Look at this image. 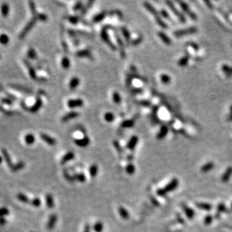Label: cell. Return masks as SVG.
Listing matches in <instances>:
<instances>
[{
  "mask_svg": "<svg viewBox=\"0 0 232 232\" xmlns=\"http://www.w3.org/2000/svg\"><path fill=\"white\" fill-rule=\"evenodd\" d=\"M38 20V19L36 16H33L32 18L28 22V23L26 25V26L24 27L23 29L22 30V31L20 32V34H19V39H21L22 40V39L25 38V37L26 36V35L30 32V30L34 27L35 24H36Z\"/></svg>",
  "mask_w": 232,
  "mask_h": 232,
  "instance_id": "6da1fadb",
  "label": "cell"
},
{
  "mask_svg": "<svg viewBox=\"0 0 232 232\" xmlns=\"http://www.w3.org/2000/svg\"><path fill=\"white\" fill-rule=\"evenodd\" d=\"M109 28H110V25H107L105 27H104V28H103V29H102V30H101V39L103 40V41H104V42L105 43H106L107 45H108V46L110 48L115 50L116 46L114 45V44H113V43L112 42L111 40H110L108 35L107 30Z\"/></svg>",
  "mask_w": 232,
  "mask_h": 232,
  "instance_id": "7a4b0ae2",
  "label": "cell"
},
{
  "mask_svg": "<svg viewBox=\"0 0 232 232\" xmlns=\"http://www.w3.org/2000/svg\"><path fill=\"white\" fill-rule=\"evenodd\" d=\"M75 145L81 148H85L90 145V139L88 136L85 135L81 139H75L74 141Z\"/></svg>",
  "mask_w": 232,
  "mask_h": 232,
  "instance_id": "3957f363",
  "label": "cell"
},
{
  "mask_svg": "<svg viewBox=\"0 0 232 232\" xmlns=\"http://www.w3.org/2000/svg\"><path fill=\"white\" fill-rule=\"evenodd\" d=\"M197 32V29L195 27H190V28L185 29L183 30H179L174 32V35L176 37H181L183 35L187 34H192Z\"/></svg>",
  "mask_w": 232,
  "mask_h": 232,
  "instance_id": "277c9868",
  "label": "cell"
},
{
  "mask_svg": "<svg viewBox=\"0 0 232 232\" xmlns=\"http://www.w3.org/2000/svg\"><path fill=\"white\" fill-rule=\"evenodd\" d=\"M40 137L44 142H45L46 144H48L49 146H54L57 144V141L50 135L46 134L45 133H41L40 134Z\"/></svg>",
  "mask_w": 232,
  "mask_h": 232,
  "instance_id": "5b68a950",
  "label": "cell"
},
{
  "mask_svg": "<svg viewBox=\"0 0 232 232\" xmlns=\"http://www.w3.org/2000/svg\"><path fill=\"white\" fill-rule=\"evenodd\" d=\"M84 101L81 99H70L67 102V105L70 108H75L81 107L83 106Z\"/></svg>",
  "mask_w": 232,
  "mask_h": 232,
  "instance_id": "8992f818",
  "label": "cell"
},
{
  "mask_svg": "<svg viewBox=\"0 0 232 232\" xmlns=\"http://www.w3.org/2000/svg\"><path fill=\"white\" fill-rule=\"evenodd\" d=\"M57 219L58 217L56 214H52L50 215L47 224H46V228H47V229H48V230H53L55 227V226H56V224H57Z\"/></svg>",
  "mask_w": 232,
  "mask_h": 232,
  "instance_id": "52a82bcc",
  "label": "cell"
},
{
  "mask_svg": "<svg viewBox=\"0 0 232 232\" xmlns=\"http://www.w3.org/2000/svg\"><path fill=\"white\" fill-rule=\"evenodd\" d=\"M166 3H167V5H168V6L169 7L170 9L171 10H172V12H173L174 14H175L177 16L178 18L179 19V20H180V21H181L182 23H185V22H186V19H185L184 16L183 14H181V12H178L177 10V9H175V7H174L173 3L171 2V1H167Z\"/></svg>",
  "mask_w": 232,
  "mask_h": 232,
  "instance_id": "ba28073f",
  "label": "cell"
},
{
  "mask_svg": "<svg viewBox=\"0 0 232 232\" xmlns=\"http://www.w3.org/2000/svg\"><path fill=\"white\" fill-rule=\"evenodd\" d=\"M23 62L25 63V65L27 66V68H28L29 75L30 77H31V78L34 80H36L38 79V77H37V75H36V73H35L34 68L32 67V65L29 62V61H27V59H23Z\"/></svg>",
  "mask_w": 232,
  "mask_h": 232,
  "instance_id": "9c48e42d",
  "label": "cell"
},
{
  "mask_svg": "<svg viewBox=\"0 0 232 232\" xmlns=\"http://www.w3.org/2000/svg\"><path fill=\"white\" fill-rule=\"evenodd\" d=\"M79 115V113L75 111H72L67 113L65 115H64L61 118V121L63 122H67V121H70L73 119H75L78 117Z\"/></svg>",
  "mask_w": 232,
  "mask_h": 232,
  "instance_id": "30bf717a",
  "label": "cell"
},
{
  "mask_svg": "<svg viewBox=\"0 0 232 232\" xmlns=\"http://www.w3.org/2000/svg\"><path fill=\"white\" fill-rule=\"evenodd\" d=\"M138 141H139V138L137 136H136V135L132 136L130 138V139L128 141V143H127L126 148L130 150H134L137 145Z\"/></svg>",
  "mask_w": 232,
  "mask_h": 232,
  "instance_id": "8fae6325",
  "label": "cell"
},
{
  "mask_svg": "<svg viewBox=\"0 0 232 232\" xmlns=\"http://www.w3.org/2000/svg\"><path fill=\"white\" fill-rule=\"evenodd\" d=\"M42 105H43L42 99H41L40 97H38L36 98V100H35V104L32 107L30 108V111L32 113L36 112L40 109V108L42 106Z\"/></svg>",
  "mask_w": 232,
  "mask_h": 232,
  "instance_id": "7c38bea8",
  "label": "cell"
},
{
  "mask_svg": "<svg viewBox=\"0 0 232 232\" xmlns=\"http://www.w3.org/2000/svg\"><path fill=\"white\" fill-rule=\"evenodd\" d=\"M179 3L181 5V7L182 8V9H183L185 12H186L188 16H190V18L193 19H197V16L194 13L192 12L191 10H189V8L188 6V5L186 3H185L183 1H181V2H179Z\"/></svg>",
  "mask_w": 232,
  "mask_h": 232,
  "instance_id": "4fadbf2b",
  "label": "cell"
},
{
  "mask_svg": "<svg viewBox=\"0 0 232 232\" xmlns=\"http://www.w3.org/2000/svg\"><path fill=\"white\" fill-rule=\"evenodd\" d=\"M75 158V154L72 151H68L67 154H65L64 156H63L61 161V163L64 164L67 162L72 161Z\"/></svg>",
  "mask_w": 232,
  "mask_h": 232,
  "instance_id": "5bb4252c",
  "label": "cell"
},
{
  "mask_svg": "<svg viewBox=\"0 0 232 232\" xmlns=\"http://www.w3.org/2000/svg\"><path fill=\"white\" fill-rule=\"evenodd\" d=\"M9 86L12 88H13V89L16 90L21 91V92H26L27 93H32L31 90L29 89V88H28L21 86V85H16V84H10V85H9Z\"/></svg>",
  "mask_w": 232,
  "mask_h": 232,
  "instance_id": "9a60e30c",
  "label": "cell"
},
{
  "mask_svg": "<svg viewBox=\"0 0 232 232\" xmlns=\"http://www.w3.org/2000/svg\"><path fill=\"white\" fill-rule=\"evenodd\" d=\"M115 38H116V40L117 41V43L119 44V46L120 47V50H121V56H122L123 58L125 57L126 56V54H125V46H124V43L123 41L121 40V38H120L119 35H118L117 33H115Z\"/></svg>",
  "mask_w": 232,
  "mask_h": 232,
  "instance_id": "2e32d148",
  "label": "cell"
},
{
  "mask_svg": "<svg viewBox=\"0 0 232 232\" xmlns=\"http://www.w3.org/2000/svg\"><path fill=\"white\" fill-rule=\"evenodd\" d=\"M1 152H2L3 156L4 159L5 160V161H6V162H7L8 166L10 167L11 168L12 167V166L14 164H12V160H11V158H10V156L9 154L8 153V151H7L6 149H4V148H3L1 150Z\"/></svg>",
  "mask_w": 232,
  "mask_h": 232,
  "instance_id": "e0dca14e",
  "label": "cell"
},
{
  "mask_svg": "<svg viewBox=\"0 0 232 232\" xmlns=\"http://www.w3.org/2000/svg\"><path fill=\"white\" fill-rule=\"evenodd\" d=\"M46 205L49 209H52L54 207V200L52 195L48 193L45 195Z\"/></svg>",
  "mask_w": 232,
  "mask_h": 232,
  "instance_id": "ac0fdd59",
  "label": "cell"
},
{
  "mask_svg": "<svg viewBox=\"0 0 232 232\" xmlns=\"http://www.w3.org/2000/svg\"><path fill=\"white\" fill-rule=\"evenodd\" d=\"M80 84V80L77 77H74L71 79L69 83V88H70V90H75L76 88L78 87V86Z\"/></svg>",
  "mask_w": 232,
  "mask_h": 232,
  "instance_id": "d6986e66",
  "label": "cell"
},
{
  "mask_svg": "<svg viewBox=\"0 0 232 232\" xmlns=\"http://www.w3.org/2000/svg\"><path fill=\"white\" fill-rule=\"evenodd\" d=\"M144 7L146 8V9L148 10V12H150L151 14L154 15L155 17L157 18L158 16H160L159 14V12H157L156 9H154V7L151 5V4L149 3L148 2H145L144 3Z\"/></svg>",
  "mask_w": 232,
  "mask_h": 232,
  "instance_id": "ffe728a7",
  "label": "cell"
},
{
  "mask_svg": "<svg viewBox=\"0 0 232 232\" xmlns=\"http://www.w3.org/2000/svg\"><path fill=\"white\" fill-rule=\"evenodd\" d=\"M107 14H108L107 11H103V12H100L99 14H98L96 15L93 18L92 21L93 22V23H99V22L101 21L103 19L105 18Z\"/></svg>",
  "mask_w": 232,
  "mask_h": 232,
  "instance_id": "44dd1931",
  "label": "cell"
},
{
  "mask_svg": "<svg viewBox=\"0 0 232 232\" xmlns=\"http://www.w3.org/2000/svg\"><path fill=\"white\" fill-rule=\"evenodd\" d=\"M118 212L119 214L121 217L122 219L127 220L130 218V214L128 213V210L126 208H124L123 206H120L119 208H118Z\"/></svg>",
  "mask_w": 232,
  "mask_h": 232,
  "instance_id": "7402d4cb",
  "label": "cell"
},
{
  "mask_svg": "<svg viewBox=\"0 0 232 232\" xmlns=\"http://www.w3.org/2000/svg\"><path fill=\"white\" fill-rule=\"evenodd\" d=\"M99 170L98 166L96 164H93L90 166L89 168V173L90 175L92 178H94L98 175Z\"/></svg>",
  "mask_w": 232,
  "mask_h": 232,
  "instance_id": "603a6c76",
  "label": "cell"
},
{
  "mask_svg": "<svg viewBox=\"0 0 232 232\" xmlns=\"http://www.w3.org/2000/svg\"><path fill=\"white\" fill-rule=\"evenodd\" d=\"M24 140H25V142L27 145H31L32 144H34V143H35V138L34 135L33 134H28L24 137Z\"/></svg>",
  "mask_w": 232,
  "mask_h": 232,
  "instance_id": "cb8c5ba5",
  "label": "cell"
},
{
  "mask_svg": "<svg viewBox=\"0 0 232 232\" xmlns=\"http://www.w3.org/2000/svg\"><path fill=\"white\" fill-rule=\"evenodd\" d=\"M25 162L23 161H20V162H18L16 163V164H14L12 166V167L11 168V170L13 172H17L18 171L21 170L23 169V168H25Z\"/></svg>",
  "mask_w": 232,
  "mask_h": 232,
  "instance_id": "d4e9b609",
  "label": "cell"
},
{
  "mask_svg": "<svg viewBox=\"0 0 232 232\" xmlns=\"http://www.w3.org/2000/svg\"><path fill=\"white\" fill-rule=\"evenodd\" d=\"M1 12L2 16H3L4 18L7 17V16L9 14V6L7 3H2L1 6Z\"/></svg>",
  "mask_w": 232,
  "mask_h": 232,
  "instance_id": "484cf974",
  "label": "cell"
},
{
  "mask_svg": "<svg viewBox=\"0 0 232 232\" xmlns=\"http://www.w3.org/2000/svg\"><path fill=\"white\" fill-rule=\"evenodd\" d=\"M76 56L79 57H92L91 52L88 50H81L76 53Z\"/></svg>",
  "mask_w": 232,
  "mask_h": 232,
  "instance_id": "4316f807",
  "label": "cell"
},
{
  "mask_svg": "<svg viewBox=\"0 0 232 232\" xmlns=\"http://www.w3.org/2000/svg\"><path fill=\"white\" fill-rule=\"evenodd\" d=\"M158 35L159 37L161 38V40L162 41V42L165 43L166 45H169L171 44V40L168 37V35L164 34V32H158Z\"/></svg>",
  "mask_w": 232,
  "mask_h": 232,
  "instance_id": "83f0119b",
  "label": "cell"
},
{
  "mask_svg": "<svg viewBox=\"0 0 232 232\" xmlns=\"http://www.w3.org/2000/svg\"><path fill=\"white\" fill-rule=\"evenodd\" d=\"M74 179H75V181H77L79 182V183H85V181H86V176H85V173H76L75 175H74Z\"/></svg>",
  "mask_w": 232,
  "mask_h": 232,
  "instance_id": "f1b7e54d",
  "label": "cell"
},
{
  "mask_svg": "<svg viewBox=\"0 0 232 232\" xmlns=\"http://www.w3.org/2000/svg\"><path fill=\"white\" fill-rule=\"evenodd\" d=\"M61 63L62 67L64 69H66V70H68L70 67V61L68 57H63Z\"/></svg>",
  "mask_w": 232,
  "mask_h": 232,
  "instance_id": "f546056e",
  "label": "cell"
},
{
  "mask_svg": "<svg viewBox=\"0 0 232 232\" xmlns=\"http://www.w3.org/2000/svg\"><path fill=\"white\" fill-rule=\"evenodd\" d=\"M17 198L19 201H21V203H30V201L29 199V197L23 193H19L17 195Z\"/></svg>",
  "mask_w": 232,
  "mask_h": 232,
  "instance_id": "4dcf8cb0",
  "label": "cell"
},
{
  "mask_svg": "<svg viewBox=\"0 0 232 232\" xmlns=\"http://www.w3.org/2000/svg\"><path fill=\"white\" fill-rule=\"evenodd\" d=\"M112 100L115 104H119L121 103V97L118 92H114L112 93Z\"/></svg>",
  "mask_w": 232,
  "mask_h": 232,
  "instance_id": "1f68e13d",
  "label": "cell"
},
{
  "mask_svg": "<svg viewBox=\"0 0 232 232\" xmlns=\"http://www.w3.org/2000/svg\"><path fill=\"white\" fill-rule=\"evenodd\" d=\"M121 31L122 32L123 36L125 37L126 42L129 43L130 40V34L128 29H127L126 27H121Z\"/></svg>",
  "mask_w": 232,
  "mask_h": 232,
  "instance_id": "d6a6232c",
  "label": "cell"
},
{
  "mask_svg": "<svg viewBox=\"0 0 232 232\" xmlns=\"http://www.w3.org/2000/svg\"><path fill=\"white\" fill-rule=\"evenodd\" d=\"M104 119L106 122L111 123L115 119V115L112 112H106L104 115Z\"/></svg>",
  "mask_w": 232,
  "mask_h": 232,
  "instance_id": "836d02e7",
  "label": "cell"
},
{
  "mask_svg": "<svg viewBox=\"0 0 232 232\" xmlns=\"http://www.w3.org/2000/svg\"><path fill=\"white\" fill-rule=\"evenodd\" d=\"M126 172L128 174V175H133L135 172V166L132 163H129L127 164L125 168Z\"/></svg>",
  "mask_w": 232,
  "mask_h": 232,
  "instance_id": "e575fe53",
  "label": "cell"
},
{
  "mask_svg": "<svg viewBox=\"0 0 232 232\" xmlns=\"http://www.w3.org/2000/svg\"><path fill=\"white\" fill-rule=\"evenodd\" d=\"M134 125V121L133 119L125 120L121 123V127L122 128H131Z\"/></svg>",
  "mask_w": 232,
  "mask_h": 232,
  "instance_id": "d590c367",
  "label": "cell"
},
{
  "mask_svg": "<svg viewBox=\"0 0 232 232\" xmlns=\"http://www.w3.org/2000/svg\"><path fill=\"white\" fill-rule=\"evenodd\" d=\"M9 42V38L6 34L2 33L0 34V43L2 45H7Z\"/></svg>",
  "mask_w": 232,
  "mask_h": 232,
  "instance_id": "8d00e7d4",
  "label": "cell"
},
{
  "mask_svg": "<svg viewBox=\"0 0 232 232\" xmlns=\"http://www.w3.org/2000/svg\"><path fill=\"white\" fill-rule=\"evenodd\" d=\"M104 229V225L101 222L99 221L97 222L94 225H93V230L96 232H101Z\"/></svg>",
  "mask_w": 232,
  "mask_h": 232,
  "instance_id": "74e56055",
  "label": "cell"
},
{
  "mask_svg": "<svg viewBox=\"0 0 232 232\" xmlns=\"http://www.w3.org/2000/svg\"><path fill=\"white\" fill-rule=\"evenodd\" d=\"M168 132V128L166 126H163L161 127V130L159 131L158 135H157V138L158 139H162L167 134Z\"/></svg>",
  "mask_w": 232,
  "mask_h": 232,
  "instance_id": "f35d334b",
  "label": "cell"
},
{
  "mask_svg": "<svg viewBox=\"0 0 232 232\" xmlns=\"http://www.w3.org/2000/svg\"><path fill=\"white\" fill-rule=\"evenodd\" d=\"M27 56H28V57L32 59H37V57H38V55L36 54V52H35V50L32 48H30L29 49L28 52H27Z\"/></svg>",
  "mask_w": 232,
  "mask_h": 232,
  "instance_id": "ab89813d",
  "label": "cell"
},
{
  "mask_svg": "<svg viewBox=\"0 0 232 232\" xmlns=\"http://www.w3.org/2000/svg\"><path fill=\"white\" fill-rule=\"evenodd\" d=\"M160 78H161V81L163 84H168L171 81V78L169 76H168L167 74H161V77H160Z\"/></svg>",
  "mask_w": 232,
  "mask_h": 232,
  "instance_id": "60d3db41",
  "label": "cell"
},
{
  "mask_svg": "<svg viewBox=\"0 0 232 232\" xmlns=\"http://www.w3.org/2000/svg\"><path fill=\"white\" fill-rule=\"evenodd\" d=\"M30 204L34 207H35V208H39L41 204V201L40 198L35 197L30 201Z\"/></svg>",
  "mask_w": 232,
  "mask_h": 232,
  "instance_id": "b9f144b4",
  "label": "cell"
},
{
  "mask_svg": "<svg viewBox=\"0 0 232 232\" xmlns=\"http://www.w3.org/2000/svg\"><path fill=\"white\" fill-rule=\"evenodd\" d=\"M156 20L157 23L158 24L160 27H162V29H168V25L164 23L163 21H162V19L161 18L160 16H158V17L156 18Z\"/></svg>",
  "mask_w": 232,
  "mask_h": 232,
  "instance_id": "7bdbcfd3",
  "label": "cell"
},
{
  "mask_svg": "<svg viewBox=\"0 0 232 232\" xmlns=\"http://www.w3.org/2000/svg\"><path fill=\"white\" fill-rule=\"evenodd\" d=\"M29 5L30 9V12H32V15L33 16L36 15L38 14V12L36 10V9H35V5L34 2V1H29Z\"/></svg>",
  "mask_w": 232,
  "mask_h": 232,
  "instance_id": "ee69618b",
  "label": "cell"
},
{
  "mask_svg": "<svg viewBox=\"0 0 232 232\" xmlns=\"http://www.w3.org/2000/svg\"><path fill=\"white\" fill-rule=\"evenodd\" d=\"M93 3L94 1H90L87 3V6H85V7L83 8V9L81 10V14H86L87 12L88 11V10L91 8V7L92 6V5L93 4Z\"/></svg>",
  "mask_w": 232,
  "mask_h": 232,
  "instance_id": "f6af8a7d",
  "label": "cell"
},
{
  "mask_svg": "<svg viewBox=\"0 0 232 232\" xmlns=\"http://www.w3.org/2000/svg\"><path fill=\"white\" fill-rule=\"evenodd\" d=\"M1 103L8 104V105H12L13 104V101L9 98H1L0 99Z\"/></svg>",
  "mask_w": 232,
  "mask_h": 232,
  "instance_id": "bcb514c9",
  "label": "cell"
},
{
  "mask_svg": "<svg viewBox=\"0 0 232 232\" xmlns=\"http://www.w3.org/2000/svg\"><path fill=\"white\" fill-rule=\"evenodd\" d=\"M0 112H2L3 114H4L7 115H12L13 114H15V112L12 111V110H5V108H4L1 105H0Z\"/></svg>",
  "mask_w": 232,
  "mask_h": 232,
  "instance_id": "7dc6e473",
  "label": "cell"
},
{
  "mask_svg": "<svg viewBox=\"0 0 232 232\" xmlns=\"http://www.w3.org/2000/svg\"><path fill=\"white\" fill-rule=\"evenodd\" d=\"M9 214V209L5 207L0 208V217H4Z\"/></svg>",
  "mask_w": 232,
  "mask_h": 232,
  "instance_id": "c3c4849f",
  "label": "cell"
},
{
  "mask_svg": "<svg viewBox=\"0 0 232 232\" xmlns=\"http://www.w3.org/2000/svg\"><path fill=\"white\" fill-rule=\"evenodd\" d=\"M188 61V58L186 56H184V57H182L180 59H179V62H178L179 65L181 66V67H183V66L187 65Z\"/></svg>",
  "mask_w": 232,
  "mask_h": 232,
  "instance_id": "681fc988",
  "label": "cell"
},
{
  "mask_svg": "<svg viewBox=\"0 0 232 232\" xmlns=\"http://www.w3.org/2000/svg\"><path fill=\"white\" fill-rule=\"evenodd\" d=\"M113 144H114V146L115 148L116 149V150H117L119 153L121 154L123 151V150L122 147H121V145H119V143L117 141H114V142H113Z\"/></svg>",
  "mask_w": 232,
  "mask_h": 232,
  "instance_id": "f907efd6",
  "label": "cell"
},
{
  "mask_svg": "<svg viewBox=\"0 0 232 232\" xmlns=\"http://www.w3.org/2000/svg\"><path fill=\"white\" fill-rule=\"evenodd\" d=\"M68 19L72 24H77L80 21V19L77 16H70V17L68 18Z\"/></svg>",
  "mask_w": 232,
  "mask_h": 232,
  "instance_id": "816d5d0a",
  "label": "cell"
},
{
  "mask_svg": "<svg viewBox=\"0 0 232 232\" xmlns=\"http://www.w3.org/2000/svg\"><path fill=\"white\" fill-rule=\"evenodd\" d=\"M73 9L74 11H77L79 10L83 9V3L81 2H77L76 3V5H74V7L73 8Z\"/></svg>",
  "mask_w": 232,
  "mask_h": 232,
  "instance_id": "f5cc1de1",
  "label": "cell"
},
{
  "mask_svg": "<svg viewBox=\"0 0 232 232\" xmlns=\"http://www.w3.org/2000/svg\"><path fill=\"white\" fill-rule=\"evenodd\" d=\"M138 104L139 105H141L143 106H150V102H149L148 101H138Z\"/></svg>",
  "mask_w": 232,
  "mask_h": 232,
  "instance_id": "db71d44e",
  "label": "cell"
},
{
  "mask_svg": "<svg viewBox=\"0 0 232 232\" xmlns=\"http://www.w3.org/2000/svg\"><path fill=\"white\" fill-rule=\"evenodd\" d=\"M64 175H65V177L66 178V179H67V180L68 181L72 182V181H75V179H74V176H71V175H69L68 173H65V172L64 173Z\"/></svg>",
  "mask_w": 232,
  "mask_h": 232,
  "instance_id": "11a10c76",
  "label": "cell"
},
{
  "mask_svg": "<svg viewBox=\"0 0 232 232\" xmlns=\"http://www.w3.org/2000/svg\"><path fill=\"white\" fill-rule=\"evenodd\" d=\"M142 40H143V38L141 37H139V38H138L137 39H136L135 40H134V41H132L131 44L132 45H139V43H141Z\"/></svg>",
  "mask_w": 232,
  "mask_h": 232,
  "instance_id": "9f6ffc18",
  "label": "cell"
},
{
  "mask_svg": "<svg viewBox=\"0 0 232 232\" xmlns=\"http://www.w3.org/2000/svg\"><path fill=\"white\" fill-rule=\"evenodd\" d=\"M161 15L163 16L164 18H166V19L169 18V15H168V12H166V10H164V9L161 10Z\"/></svg>",
  "mask_w": 232,
  "mask_h": 232,
  "instance_id": "6f0895ef",
  "label": "cell"
},
{
  "mask_svg": "<svg viewBox=\"0 0 232 232\" xmlns=\"http://www.w3.org/2000/svg\"><path fill=\"white\" fill-rule=\"evenodd\" d=\"M7 223V220L4 217H0V225H5Z\"/></svg>",
  "mask_w": 232,
  "mask_h": 232,
  "instance_id": "680465c9",
  "label": "cell"
},
{
  "mask_svg": "<svg viewBox=\"0 0 232 232\" xmlns=\"http://www.w3.org/2000/svg\"><path fill=\"white\" fill-rule=\"evenodd\" d=\"M90 227L89 224H87L85 226L84 229V232H90Z\"/></svg>",
  "mask_w": 232,
  "mask_h": 232,
  "instance_id": "91938a15",
  "label": "cell"
},
{
  "mask_svg": "<svg viewBox=\"0 0 232 232\" xmlns=\"http://www.w3.org/2000/svg\"><path fill=\"white\" fill-rule=\"evenodd\" d=\"M3 159V157H2L1 156H0V164H1V162H2Z\"/></svg>",
  "mask_w": 232,
  "mask_h": 232,
  "instance_id": "94428289",
  "label": "cell"
},
{
  "mask_svg": "<svg viewBox=\"0 0 232 232\" xmlns=\"http://www.w3.org/2000/svg\"><path fill=\"white\" fill-rule=\"evenodd\" d=\"M231 118L232 119V106H231Z\"/></svg>",
  "mask_w": 232,
  "mask_h": 232,
  "instance_id": "6125c7cd",
  "label": "cell"
},
{
  "mask_svg": "<svg viewBox=\"0 0 232 232\" xmlns=\"http://www.w3.org/2000/svg\"><path fill=\"white\" fill-rule=\"evenodd\" d=\"M0 57H1V55H0Z\"/></svg>",
  "mask_w": 232,
  "mask_h": 232,
  "instance_id": "be15d7a7",
  "label": "cell"
},
{
  "mask_svg": "<svg viewBox=\"0 0 232 232\" xmlns=\"http://www.w3.org/2000/svg\"><path fill=\"white\" fill-rule=\"evenodd\" d=\"M32 232H34V231H32Z\"/></svg>",
  "mask_w": 232,
  "mask_h": 232,
  "instance_id": "e7e4bbea",
  "label": "cell"
}]
</instances>
